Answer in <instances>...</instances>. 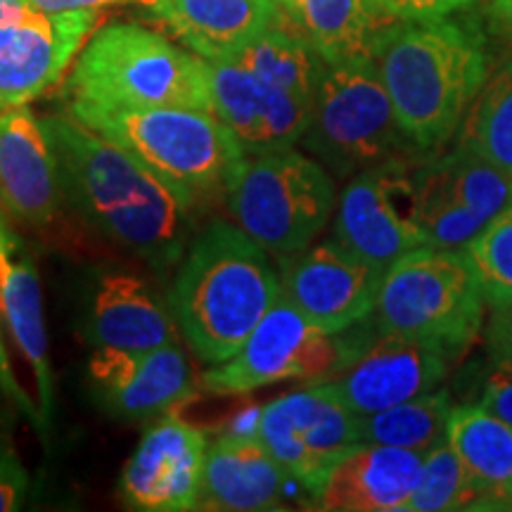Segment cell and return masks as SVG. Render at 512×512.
Instances as JSON below:
<instances>
[{"mask_svg": "<svg viewBox=\"0 0 512 512\" xmlns=\"http://www.w3.org/2000/svg\"><path fill=\"white\" fill-rule=\"evenodd\" d=\"M489 320H486V349L496 366L512 368V299L508 302L486 304Z\"/></svg>", "mask_w": 512, "mask_h": 512, "instance_id": "34", "label": "cell"}, {"mask_svg": "<svg viewBox=\"0 0 512 512\" xmlns=\"http://www.w3.org/2000/svg\"><path fill=\"white\" fill-rule=\"evenodd\" d=\"M209 441L200 427L166 413L145 432L119 477V496L128 510H197Z\"/></svg>", "mask_w": 512, "mask_h": 512, "instance_id": "16", "label": "cell"}, {"mask_svg": "<svg viewBox=\"0 0 512 512\" xmlns=\"http://www.w3.org/2000/svg\"><path fill=\"white\" fill-rule=\"evenodd\" d=\"M256 434L316 501L332 467L358 446V415L318 382L264 406L256 415Z\"/></svg>", "mask_w": 512, "mask_h": 512, "instance_id": "11", "label": "cell"}, {"mask_svg": "<svg viewBox=\"0 0 512 512\" xmlns=\"http://www.w3.org/2000/svg\"><path fill=\"white\" fill-rule=\"evenodd\" d=\"M370 60L420 152H439L453 140L486 81L482 38L446 17L382 27Z\"/></svg>", "mask_w": 512, "mask_h": 512, "instance_id": "3", "label": "cell"}, {"mask_svg": "<svg viewBox=\"0 0 512 512\" xmlns=\"http://www.w3.org/2000/svg\"><path fill=\"white\" fill-rule=\"evenodd\" d=\"M425 453L399 446L358 444L332 467L316 498L318 510L394 512L408 510Z\"/></svg>", "mask_w": 512, "mask_h": 512, "instance_id": "23", "label": "cell"}, {"mask_svg": "<svg viewBox=\"0 0 512 512\" xmlns=\"http://www.w3.org/2000/svg\"><path fill=\"white\" fill-rule=\"evenodd\" d=\"M31 10L27 0H0V27L12 22V19L24 17Z\"/></svg>", "mask_w": 512, "mask_h": 512, "instance_id": "38", "label": "cell"}, {"mask_svg": "<svg viewBox=\"0 0 512 512\" xmlns=\"http://www.w3.org/2000/svg\"><path fill=\"white\" fill-rule=\"evenodd\" d=\"M458 145L512 174V62L484 81L460 126Z\"/></svg>", "mask_w": 512, "mask_h": 512, "instance_id": "29", "label": "cell"}, {"mask_svg": "<svg viewBox=\"0 0 512 512\" xmlns=\"http://www.w3.org/2000/svg\"><path fill=\"white\" fill-rule=\"evenodd\" d=\"M283 294L268 252L238 223L214 221L185 249L166 306L207 366L233 358Z\"/></svg>", "mask_w": 512, "mask_h": 512, "instance_id": "2", "label": "cell"}, {"mask_svg": "<svg viewBox=\"0 0 512 512\" xmlns=\"http://www.w3.org/2000/svg\"><path fill=\"white\" fill-rule=\"evenodd\" d=\"M458 356L427 339L380 335L323 384L351 413L370 415L434 392Z\"/></svg>", "mask_w": 512, "mask_h": 512, "instance_id": "13", "label": "cell"}, {"mask_svg": "<svg viewBox=\"0 0 512 512\" xmlns=\"http://www.w3.org/2000/svg\"><path fill=\"white\" fill-rule=\"evenodd\" d=\"M382 273L339 242L325 240L280 256V287L313 325L339 335L370 318Z\"/></svg>", "mask_w": 512, "mask_h": 512, "instance_id": "14", "label": "cell"}, {"mask_svg": "<svg viewBox=\"0 0 512 512\" xmlns=\"http://www.w3.org/2000/svg\"><path fill=\"white\" fill-rule=\"evenodd\" d=\"M0 325L36 382L43 425L53 413V373L48 358V332L43 318V290L36 256L0 207Z\"/></svg>", "mask_w": 512, "mask_h": 512, "instance_id": "20", "label": "cell"}, {"mask_svg": "<svg viewBox=\"0 0 512 512\" xmlns=\"http://www.w3.org/2000/svg\"><path fill=\"white\" fill-rule=\"evenodd\" d=\"M41 124L55 152L64 200L157 273L181 264L195 209L138 157L69 112L41 117Z\"/></svg>", "mask_w": 512, "mask_h": 512, "instance_id": "1", "label": "cell"}, {"mask_svg": "<svg viewBox=\"0 0 512 512\" xmlns=\"http://www.w3.org/2000/svg\"><path fill=\"white\" fill-rule=\"evenodd\" d=\"M344 335L313 325L280 294L238 354L202 375V387L211 394L238 396L275 382L335 375L361 354Z\"/></svg>", "mask_w": 512, "mask_h": 512, "instance_id": "9", "label": "cell"}, {"mask_svg": "<svg viewBox=\"0 0 512 512\" xmlns=\"http://www.w3.org/2000/svg\"><path fill=\"white\" fill-rule=\"evenodd\" d=\"M479 406H484L486 411L498 415L505 422L512 425V368L496 366L486 377L482 387V401Z\"/></svg>", "mask_w": 512, "mask_h": 512, "instance_id": "35", "label": "cell"}, {"mask_svg": "<svg viewBox=\"0 0 512 512\" xmlns=\"http://www.w3.org/2000/svg\"><path fill=\"white\" fill-rule=\"evenodd\" d=\"M69 114L138 157L197 209L226 197L245 147L216 114L183 107H98L69 102Z\"/></svg>", "mask_w": 512, "mask_h": 512, "instance_id": "4", "label": "cell"}, {"mask_svg": "<svg viewBox=\"0 0 512 512\" xmlns=\"http://www.w3.org/2000/svg\"><path fill=\"white\" fill-rule=\"evenodd\" d=\"M278 5L323 62L370 57L380 31L370 0H278Z\"/></svg>", "mask_w": 512, "mask_h": 512, "instance_id": "26", "label": "cell"}, {"mask_svg": "<svg viewBox=\"0 0 512 512\" xmlns=\"http://www.w3.org/2000/svg\"><path fill=\"white\" fill-rule=\"evenodd\" d=\"M83 335L95 349L147 351L178 342L176 320L157 292L131 273L95 278L83 309Z\"/></svg>", "mask_w": 512, "mask_h": 512, "instance_id": "22", "label": "cell"}, {"mask_svg": "<svg viewBox=\"0 0 512 512\" xmlns=\"http://www.w3.org/2000/svg\"><path fill=\"white\" fill-rule=\"evenodd\" d=\"M34 10L48 12H72V10H102L112 5H140V8H155L157 0H27Z\"/></svg>", "mask_w": 512, "mask_h": 512, "instance_id": "36", "label": "cell"}, {"mask_svg": "<svg viewBox=\"0 0 512 512\" xmlns=\"http://www.w3.org/2000/svg\"><path fill=\"white\" fill-rule=\"evenodd\" d=\"M335 178L297 147L245 155L226 188L235 223L273 256L309 247L335 211Z\"/></svg>", "mask_w": 512, "mask_h": 512, "instance_id": "8", "label": "cell"}, {"mask_svg": "<svg viewBox=\"0 0 512 512\" xmlns=\"http://www.w3.org/2000/svg\"><path fill=\"white\" fill-rule=\"evenodd\" d=\"M463 252L479 275L486 304L512 299V207L486 223Z\"/></svg>", "mask_w": 512, "mask_h": 512, "instance_id": "31", "label": "cell"}, {"mask_svg": "<svg viewBox=\"0 0 512 512\" xmlns=\"http://www.w3.org/2000/svg\"><path fill=\"white\" fill-rule=\"evenodd\" d=\"M275 3H278V0H275Z\"/></svg>", "mask_w": 512, "mask_h": 512, "instance_id": "40", "label": "cell"}, {"mask_svg": "<svg viewBox=\"0 0 512 512\" xmlns=\"http://www.w3.org/2000/svg\"><path fill=\"white\" fill-rule=\"evenodd\" d=\"M380 19L392 22H420V19H439L451 15L472 0H370Z\"/></svg>", "mask_w": 512, "mask_h": 512, "instance_id": "33", "label": "cell"}, {"mask_svg": "<svg viewBox=\"0 0 512 512\" xmlns=\"http://www.w3.org/2000/svg\"><path fill=\"white\" fill-rule=\"evenodd\" d=\"M69 102L98 107H183L214 114L209 64L138 24H107L74 62Z\"/></svg>", "mask_w": 512, "mask_h": 512, "instance_id": "5", "label": "cell"}, {"mask_svg": "<svg viewBox=\"0 0 512 512\" xmlns=\"http://www.w3.org/2000/svg\"><path fill=\"white\" fill-rule=\"evenodd\" d=\"M15 401L10 399V394L5 392L3 382H0V434H10L12 425H15Z\"/></svg>", "mask_w": 512, "mask_h": 512, "instance_id": "37", "label": "cell"}, {"mask_svg": "<svg viewBox=\"0 0 512 512\" xmlns=\"http://www.w3.org/2000/svg\"><path fill=\"white\" fill-rule=\"evenodd\" d=\"M62 200L55 152L41 119L27 105L0 112V207L24 226L43 228Z\"/></svg>", "mask_w": 512, "mask_h": 512, "instance_id": "19", "label": "cell"}, {"mask_svg": "<svg viewBox=\"0 0 512 512\" xmlns=\"http://www.w3.org/2000/svg\"><path fill=\"white\" fill-rule=\"evenodd\" d=\"M292 475L271 456L252 430H230L209 444L197 510H285Z\"/></svg>", "mask_w": 512, "mask_h": 512, "instance_id": "21", "label": "cell"}, {"mask_svg": "<svg viewBox=\"0 0 512 512\" xmlns=\"http://www.w3.org/2000/svg\"><path fill=\"white\" fill-rule=\"evenodd\" d=\"M100 22V10L27 15L0 27V112L29 105L62 79Z\"/></svg>", "mask_w": 512, "mask_h": 512, "instance_id": "15", "label": "cell"}, {"mask_svg": "<svg viewBox=\"0 0 512 512\" xmlns=\"http://www.w3.org/2000/svg\"><path fill=\"white\" fill-rule=\"evenodd\" d=\"M477 503L479 496L475 484L448 441L425 453V463H422L418 486H415L408 510H477Z\"/></svg>", "mask_w": 512, "mask_h": 512, "instance_id": "30", "label": "cell"}, {"mask_svg": "<svg viewBox=\"0 0 512 512\" xmlns=\"http://www.w3.org/2000/svg\"><path fill=\"white\" fill-rule=\"evenodd\" d=\"M496 12L505 19V24L512 29V0H494Z\"/></svg>", "mask_w": 512, "mask_h": 512, "instance_id": "39", "label": "cell"}, {"mask_svg": "<svg viewBox=\"0 0 512 512\" xmlns=\"http://www.w3.org/2000/svg\"><path fill=\"white\" fill-rule=\"evenodd\" d=\"M451 408L448 392H430L384 411L358 415V444L399 446L430 453L432 448L448 441Z\"/></svg>", "mask_w": 512, "mask_h": 512, "instance_id": "28", "label": "cell"}, {"mask_svg": "<svg viewBox=\"0 0 512 512\" xmlns=\"http://www.w3.org/2000/svg\"><path fill=\"white\" fill-rule=\"evenodd\" d=\"M302 145L332 178H354L422 152L406 136L370 57L325 62Z\"/></svg>", "mask_w": 512, "mask_h": 512, "instance_id": "7", "label": "cell"}, {"mask_svg": "<svg viewBox=\"0 0 512 512\" xmlns=\"http://www.w3.org/2000/svg\"><path fill=\"white\" fill-rule=\"evenodd\" d=\"M486 294L463 249L415 247L387 268L370 313L380 335H403L463 351L484 325Z\"/></svg>", "mask_w": 512, "mask_h": 512, "instance_id": "6", "label": "cell"}, {"mask_svg": "<svg viewBox=\"0 0 512 512\" xmlns=\"http://www.w3.org/2000/svg\"><path fill=\"white\" fill-rule=\"evenodd\" d=\"M207 64L214 114L238 136L247 155L302 143L311 102L271 86L235 60Z\"/></svg>", "mask_w": 512, "mask_h": 512, "instance_id": "18", "label": "cell"}, {"mask_svg": "<svg viewBox=\"0 0 512 512\" xmlns=\"http://www.w3.org/2000/svg\"><path fill=\"white\" fill-rule=\"evenodd\" d=\"M152 15L207 62L233 60L287 19L275 0H157Z\"/></svg>", "mask_w": 512, "mask_h": 512, "instance_id": "24", "label": "cell"}, {"mask_svg": "<svg viewBox=\"0 0 512 512\" xmlns=\"http://www.w3.org/2000/svg\"><path fill=\"white\" fill-rule=\"evenodd\" d=\"M88 380L100 406L124 420L174 413L200 394L178 342L147 351L95 349Z\"/></svg>", "mask_w": 512, "mask_h": 512, "instance_id": "17", "label": "cell"}, {"mask_svg": "<svg viewBox=\"0 0 512 512\" xmlns=\"http://www.w3.org/2000/svg\"><path fill=\"white\" fill-rule=\"evenodd\" d=\"M29 472L19 460L10 434H0V512H15L27 503Z\"/></svg>", "mask_w": 512, "mask_h": 512, "instance_id": "32", "label": "cell"}, {"mask_svg": "<svg viewBox=\"0 0 512 512\" xmlns=\"http://www.w3.org/2000/svg\"><path fill=\"white\" fill-rule=\"evenodd\" d=\"M415 216L427 245L463 249L503 209L512 207V174L467 147L422 152L413 162Z\"/></svg>", "mask_w": 512, "mask_h": 512, "instance_id": "10", "label": "cell"}, {"mask_svg": "<svg viewBox=\"0 0 512 512\" xmlns=\"http://www.w3.org/2000/svg\"><path fill=\"white\" fill-rule=\"evenodd\" d=\"M233 60L271 86L283 88L311 105L316 100L325 62L287 19L256 36Z\"/></svg>", "mask_w": 512, "mask_h": 512, "instance_id": "27", "label": "cell"}, {"mask_svg": "<svg viewBox=\"0 0 512 512\" xmlns=\"http://www.w3.org/2000/svg\"><path fill=\"white\" fill-rule=\"evenodd\" d=\"M448 444L475 484L477 510H512V425L484 406H453Z\"/></svg>", "mask_w": 512, "mask_h": 512, "instance_id": "25", "label": "cell"}, {"mask_svg": "<svg viewBox=\"0 0 512 512\" xmlns=\"http://www.w3.org/2000/svg\"><path fill=\"white\" fill-rule=\"evenodd\" d=\"M418 157L361 171L349 178L337 200L332 240L382 275L399 256L427 245L415 216L413 162Z\"/></svg>", "mask_w": 512, "mask_h": 512, "instance_id": "12", "label": "cell"}]
</instances>
